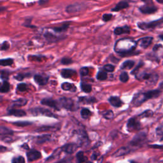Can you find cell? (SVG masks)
<instances>
[{
    "mask_svg": "<svg viewBox=\"0 0 163 163\" xmlns=\"http://www.w3.org/2000/svg\"><path fill=\"white\" fill-rule=\"evenodd\" d=\"M128 6H129V4L128 2L125 1H122L118 3V4L114 7V8H113L112 9V10L113 11V12H118V11H120L121 10H123V9L128 8Z\"/></svg>",
    "mask_w": 163,
    "mask_h": 163,
    "instance_id": "ffe728a7",
    "label": "cell"
},
{
    "mask_svg": "<svg viewBox=\"0 0 163 163\" xmlns=\"http://www.w3.org/2000/svg\"><path fill=\"white\" fill-rule=\"evenodd\" d=\"M69 23H66L65 24L62 25L61 27H57V28H53L54 30L56 32H61V31H66V29H68V28L69 27Z\"/></svg>",
    "mask_w": 163,
    "mask_h": 163,
    "instance_id": "8d00e7d4",
    "label": "cell"
},
{
    "mask_svg": "<svg viewBox=\"0 0 163 163\" xmlns=\"http://www.w3.org/2000/svg\"><path fill=\"white\" fill-rule=\"evenodd\" d=\"M130 152V149L128 147H122L120 149H118L116 152L113 154V157H119L122 156V155H124L125 154H127L129 153Z\"/></svg>",
    "mask_w": 163,
    "mask_h": 163,
    "instance_id": "44dd1931",
    "label": "cell"
},
{
    "mask_svg": "<svg viewBox=\"0 0 163 163\" xmlns=\"http://www.w3.org/2000/svg\"><path fill=\"white\" fill-rule=\"evenodd\" d=\"M55 163H71V159H62L61 161H59Z\"/></svg>",
    "mask_w": 163,
    "mask_h": 163,
    "instance_id": "816d5d0a",
    "label": "cell"
},
{
    "mask_svg": "<svg viewBox=\"0 0 163 163\" xmlns=\"http://www.w3.org/2000/svg\"><path fill=\"white\" fill-rule=\"evenodd\" d=\"M28 85L26 84H18L17 86V90L18 91H21V92H24L28 90Z\"/></svg>",
    "mask_w": 163,
    "mask_h": 163,
    "instance_id": "f35d334b",
    "label": "cell"
},
{
    "mask_svg": "<svg viewBox=\"0 0 163 163\" xmlns=\"http://www.w3.org/2000/svg\"><path fill=\"white\" fill-rule=\"evenodd\" d=\"M131 163H136V162H135V161H131Z\"/></svg>",
    "mask_w": 163,
    "mask_h": 163,
    "instance_id": "680465c9",
    "label": "cell"
},
{
    "mask_svg": "<svg viewBox=\"0 0 163 163\" xmlns=\"http://www.w3.org/2000/svg\"><path fill=\"white\" fill-rule=\"evenodd\" d=\"M77 163H83L87 160V157L84 156V154L83 152L80 151L77 154Z\"/></svg>",
    "mask_w": 163,
    "mask_h": 163,
    "instance_id": "d4e9b609",
    "label": "cell"
},
{
    "mask_svg": "<svg viewBox=\"0 0 163 163\" xmlns=\"http://www.w3.org/2000/svg\"><path fill=\"white\" fill-rule=\"evenodd\" d=\"M81 89L84 92H86V93H90L92 91V87L91 85L85 84V83H82L81 84Z\"/></svg>",
    "mask_w": 163,
    "mask_h": 163,
    "instance_id": "f1b7e54d",
    "label": "cell"
},
{
    "mask_svg": "<svg viewBox=\"0 0 163 163\" xmlns=\"http://www.w3.org/2000/svg\"><path fill=\"white\" fill-rule=\"evenodd\" d=\"M9 90H10V85L8 82L5 81L1 85V88H0V91H1V92H2V93H6V92H8Z\"/></svg>",
    "mask_w": 163,
    "mask_h": 163,
    "instance_id": "83f0119b",
    "label": "cell"
},
{
    "mask_svg": "<svg viewBox=\"0 0 163 163\" xmlns=\"http://www.w3.org/2000/svg\"><path fill=\"white\" fill-rule=\"evenodd\" d=\"M140 12L144 14H152L157 11V8L155 6L150 4H146L140 8Z\"/></svg>",
    "mask_w": 163,
    "mask_h": 163,
    "instance_id": "8fae6325",
    "label": "cell"
},
{
    "mask_svg": "<svg viewBox=\"0 0 163 163\" xmlns=\"http://www.w3.org/2000/svg\"><path fill=\"white\" fill-rule=\"evenodd\" d=\"M35 81L40 86H45L48 82V78L40 75H36L34 77Z\"/></svg>",
    "mask_w": 163,
    "mask_h": 163,
    "instance_id": "9a60e30c",
    "label": "cell"
},
{
    "mask_svg": "<svg viewBox=\"0 0 163 163\" xmlns=\"http://www.w3.org/2000/svg\"><path fill=\"white\" fill-rule=\"evenodd\" d=\"M107 73L105 72H99L97 74V79L99 80H105L107 79Z\"/></svg>",
    "mask_w": 163,
    "mask_h": 163,
    "instance_id": "836d02e7",
    "label": "cell"
},
{
    "mask_svg": "<svg viewBox=\"0 0 163 163\" xmlns=\"http://www.w3.org/2000/svg\"><path fill=\"white\" fill-rule=\"evenodd\" d=\"M57 128L54 126H43L42 128H40L39 129H36V132H43V131H55L56 130Z\"/></svg>",
    "mask_w": 163,
    "mask_h": 163,
    "instance_id": "1f68e13d",
    "label": "cell"
},
{
    "mask_svg": "<svg viewBox=\"0 0 163 163\" xmlns=\"http://www.w3.org/2000/svg\"><path fill=\"white\" fill-rule=\"evenodd\" d=\"M82 5L81 4H75L68 6L66 10V12L68 13H75L82 10Z\"/></svg>",
    "mask_w": 163,
    "mask_h": 163,
    "instance_id": "e0dca14e",
    "label": "cell"
},
{
    "mask_svg": "<svg viewBox=\"0 0 163 163\" xmlns=\"http://www.w3.org/2000/svg\"><path fill=\"white\" fill-rule=\"evenodd\" d=\"M1 140L5 142H10L11 140H12V138H10V137L5 136L4 138H1Z\"/></svg>",
    "mask_w": 163,
    "mask_h": 163,
    "instance_id": "f5cc1de1",
    "label": "cell"
},
{
    "mask_svg": "<svg viewBox=\"0 0 163 163\" xmlns=\"http://www.w3.org/2000/svg\"><path fill=\"white\" fill-rule=\"evenodd\" d=\"M149 147L152 148V149H163V145H149Z\"/></svg>",
    "mask_w": 163,
    "mask_h": 163,
    "instance_id": "f907efd6",
    "label": "cell"
},
{
    "mask_svg": "<svg viewBox=\"0 0 163 163\" xmlns=\"http://www.w3.org/2000/svg\"><path fill=\"white\" fill-rule=\"evenodd\" d=\"M136 43L129 39H120L118 40L115 45V50L116 52L124 56L131 55L135 50Z\"/></svg>",
    "mask_w": 163,
    "mask_h": 163,
    "instance_id": "6da1fadb",
    "label": "cell"
},
{
    "mask_svg": "<svg viewBox=\"0 0 163 163\" xmlns=\"http://www.w3.org/2000/svg\"><path fill=\"white\" fill-rule=\"evenodd\" d=\"M104 69L107 72H113L115 69V66L112 64H106L104 66Z\"/></svg>",
    "mask_w": 163,
    "mask_h": 163,
    "instance_id": "7bdbcfd3",
    "label": "cell"
},
{
    "mask_svg": "<svg viewBox=\"0 0 163 163\" xmlns=\"http://www.w3.org/2000/svg\"><path fill=\"white\" fill-rule=\"evenodd\" d=\"M8 113L9 115H10V116H13L16 117H24L26 115V113L24 110L14 108L9 110Z\"/></svg>",
    "mask_w": 163,
    "mask_h": 163,
    "instance_id": "5bb4252c",
    "label": "cell"
},
{
    "mask_svg": "<svg viewBox=\"0 0 163 163\" xmlns=\"http://www.w3.org/2000/svg\"><path fill=\"white\" fill-rule=\"evenodd\" d=\"M28 103V99H24V98H21L18 99L16 101L13 102V106H23L27 104Z\"/></svg>",
    "mask_w": 163,
    "mask_h": 163,
    "instance_id": "4316f807",
    "label": "cell"
},
{
    "mask_svg": "<svg viewBox=\"0 0 163 163\" xmlns=\"http://www.w3.org/2000/svg\"><path fill=\"white\" fill-rule=\"evenodd\" d=\"M120 80L122 82V83H125L127 82L129 80V75L126 72H123L120 74L119 77Z\"/></svg>",
    "mask_w": 163,
    "mask_h": 163,
    "instance_id": "e575fe53",
    "label": "cell"
},
{
    "mask_svg": "<svg viewBox=\"0 0 163 163\" xmlns=\"http://www.w3.org/2000/svg\"><path fill=\"white\" fill-rule=\"evenodd\" d=\"M91 116V111L87 108H83L81 111V116L84 119H87V118Z\"/></svg>",
    "mask_w": 163,
    "mask_h": 163,
    "instance_id": "f546056e",
    "label": "cell"
},
{
    "mask_svg": "<svg viewBox=\"0 0 163 163\" xmlns=\"http://www.w3.org/2000/svg\"><path fill=\"white\" fill-rule=\"evenodd\" d=\"M76 72L71 69H63L61 71V76L65 79H69L75 75Z\"/></svg>",
    "mask_w": 163,
    "mask_h": 163,
    "instance_id": "d6986e66",
    "label": "cell"
},
{
    "mask_svg": "<svg viewBox=\"0 0 163 163\" xmlns=\"http://www.w3.org/2000/svg\"><path fill=\"white\" fill-rule=\"evenodd\" d=\"M136 78L138 80H147L148 82L150 84H155L158 80V75L156 74H150V73H142L137 75Z\"/></svg>",
    "mask_w": 163,
    "mask_h": 163,
    "instance_id": "5b68a950",
    "label": "cell"
},
{
    "mask_svg": "<svg viewBox=\"0 0 163 163\" xmlns=\"http://www.w3.org/2000/svg\"><path fill=\"white\" fill-rule=\"evenodd\" d=\"M13 60L12 59H1V61H0V64L1 66H10L13 64Z\"/></svg>",
    "mask_w": 163,
    "mask_h": 163,
    "instance_id": "d6a6232c",
    "label": "cell"
},
{
    "mask_svg": "<svg viewBox=\"0 0 163 163\" xmlns=\"http://www.w3.org/2000/svg\"><path fill=\"white\" fill-rule=\"evenodd\" d=\"M135 65V62L133 61H131V60H128L125 61L122 65L121 66V68L122 69H131L133 66Z\"/></svg>",
    "mask_w": 163,
    "mask_h": 163,
    "instance_id": "484cf974",
    "label": "cell"
},
{
    "mask_svg": "<svg viewBox=\"0 0 163 163\" xmlns=\"http://www.w3.org/2000/svg\"><path fill=\"white\" fill-rule=\"evenodd\" d=\"M163 24V18H159L158 20L150 22V23H140L138 24V26L142 30H150L160 27Z\"/></svg>",
    "mask_w": 163,
    "mask_h": 163,
    "instance_id": "3957f363",
    "label": "cell"
},
{
    "mask_svg": "<svg viewBox=\"0 0 163 163\" xmlns=\"http://www.w3.org/2000/svg\"><path fill=\"white\" fill-rule=\"evenodd\" d=\"M42 157V154L36 150H31L27 152V158L29 162L36 161Z\"/></svg>",
    "mask_w": 163,
    "mask_h": 163,
    "instance_id": "9c48e42d",
    "label": "cell"
},
{
    "mask_svg": "<svg viewBox=\"0 0 163 163\" xmlns=\"http://www.w3.org/2000/svg\"><path fill=\"white\" fill-rule=\"evenodd\" d=\"M12 163H25L24 158L22 156H18L13 159Z\"/></svg>",
    "mask_w": 163,
    "mask_h": 163,
    "instance_id": "b9f144b4",
    "label": "cell"
},
{
    "mask_svg": "<svg viewBox=\"0 0 163 163\" xmlns=\"http://www.w3.org/2000/svg\"><path fill=\"white\" fill-rule=\"evenodd\" d=\"M152 115H153L152 111L150 110H146L145 112L142 113V114H140L139 116L141 117H149L152 116Z\"/></svg>",
    "mask_w": 163,
    "mask_h": 163,
    "instance_id": "60d3db41",
    "label": "cell"
},
{
    "mask_svg": "<svg viewBox=\"0 0 163 163\" xmlns=\"http://www.w3.org/2000/svg\"><path fill=\"white\" fill-rule=\"evenodd\" d=\"M61 88L63 89L64 91H76V88L75 87L73 86V84H69L68 82H65L63 83L61 85Z\"/></svg>",
    "mask_w": 163,
    "mask_h": 163,
    "instance_id": "603a6c76",
    "label": "cell"
},
{
    "mask_svg": "<svg viewBox=\"0 0 163 163\" xmlns=\"http://www.w3.org/2000/svg\"><path fill=\"white\" fill-rule=\"evenodd\" d=\"M72 62V59L69 58H67V57L62 58L61 60V63L62 64H71Z\"/></svg>",
    "mask_w": 163,
    "mask_h": 163,
    "instance_id": "ee69618b",
    "label": "cell"
},
{
    "mask_svg": "<svg viewBox=\"0 0 163 163\" xmlns=\"http://www.w3.org/2000/svg\"><path fill=\"white\" fill-rule=\"evenodd\" d=\"M156 134L161 140H163V124L157 127L156 129Z\"/></svg>",
    "mask_w": 163,
    "mask_h": 163,
    "instance_id": "d590c367",
    "label": "cell"
},
{
    "mask_svg": "<svg viewBox=\"0 0 163 163\" xmlns=\"http://www.w3.org/2000/svg\"><path fill=\"white\" fill-rule=\"evenodd\" d=\"M112 18V14H104L103 16L102 19H103V21L107 22V21H109Z\"/></svg>",
    "mask_w": 163,
    "mask_h": 163,
    "instance_id": "bcb514c9",
    "label": "cell"
},
{
    "mask_svg": "<svg viewBox=\"0 0 163 163\" xmlns=\"http://www.w3.org/2000/svg\"><path fill=\"white\" fill-rule=\"evenodd\" d=\"M51 140V136L50 135H43L37 137L36 143L38 144H43L49 142Z\"/></svg>",
    "mask_w": 163,
    "mask_h": 163,
    "instance_id": "ac0fdd59",
    "label": "cell"
},
{
    "mask_svg": "<svg viewBox=\"0 0 163 163\" xmlns=\"http://www.w3.org/2000/svg\"><path fill=\"white\" fill-rule=\"evenodd\" d=\"M13 124H14L15 125H17V126H19V127H24V126H27V125H31V122H13Z\"/></svg>",
    "mask_w": 163,
    "mask_h": 163,
    "instance_id": "ab89813d",
    "label": "cell"
},
{
    "mask_svg": "<svg viewBox=\"0 0 163 163\" xmlns=\"http://www.w3.org/2000/svg\"><path fill=\"white\" fill-rule=\"evenodd\" d=\"M159 37H160V38H161L162 40H163V35H161Z\"/></svg>",
    "mask_w": 163,
    "mask_h": 163,
    "instance_id": "6f0895ef",
    "label": "cell"
},
{
    "mask_svg": "<svg viewBox=\"0 0 163 163\" xmlns=\"http://www.w3.org/2000/svg\"><path fill=\"white\" fill-rule=\"evenodd\" d=\"M59 102L61 107L69 110H72L75 105L73 100L68 98H61L59 99Z\"/></svg>",
    "mask_w": 163,
    "mask_h": 163,
    "instance_id": "52a82bcc",
    "label": "cell"
},
{
    "mask_svg": "<svg viewBox=\"0 0 163 163\" xmlns=\"http://www.w3.org/2000/svg\"><path fill=\"white\" fill-rule=\"evenodd\" d=\"M160 94L161 91L158 89L146 92H142V93H139L135 96V97L133 99L132 103L135 106H138L142 105L143 103H145L147 100L157 98Z\"/></svg>",
    "mask_w": 163,
    "mask_h": 163,
    "instance_id": "7a4b0ae2",
    "label": "cell"
},
{
    "mask_svg": "<svg viewBox=\"0 0 163 163\" xmlns=\"http://www.w3.org/2000/svg\"><path fill=\"white\" fill-rule=\"evenodd\" d=\"M141 128V124L138 120L135 118H131L129 120L127 124V128L129 131L132 132L139 130Z\"/></svg>",
    "mask_w": 163,
    "mask_h": 163,
    "instance_id": "ba28073f",
    "label": "cell"
},
{
    "mask_svg": "<svg viewBox=\"0 0 163 163\" xmlns=\"http://www.w3.org/2000/svg\"><path fill=\"white\" fill-rule=\"evenodd\" d=\"M98 157V154H93L91 156V159L92 160H96Z\"/></svg>",
    "mask_w": 163,
    "mask_h": 163,
    "instance_id": "db71d44e",
    "label": "cell"
},
{
    "mask_svg": "<svg viewBox=\"0 0 163 163\" xmlns=\"http://www.w3.org/2000/svg\"><path fill=\"white\" fill-rule=\"evenodd\" d=\"M30 112L33 115H34V116H39V115H41V116H45L49 117L57 118V117L55 116L52 112H50V110L43 108H40V107H37V108L31 109Z\"/></svg>",
    "mask_w": 163,
    "mask_h": 163,
    "instance_id": "277c9868",
    "label": "cell"
},
{
    "mask_svg": "<svg viewBox=\"0 0 163 163\" xmlns=\"http://www.w3.org/2000/svg\"><path fill=\"white\" fill-rule=\"evenodd\" d=\"M9 47H10L9 43L7 42H3V43L2 44L1 49V50H6L9 49Z\"/></svg>",
    "mask_w": 163,
    "mask_h": 163,
    "instance_id": "7dc6e473",
    "label": "cell"
},
{
    "mask_svg": "<svg viewBox=\"0 0 163 163\" xmlns=\"http://www.w3.org/2000/svg\"><path fill=\"white\" fill-rule=\"evenodd\" d=\"M152 40H153L152 37L147 36V37H144V38L140 39L138 41L137 43H138L141 47L144 48V49H146V48H147L152 43Z\"/></svg>",
    "mask_w": 163,
    "mask_h": 163,
    "instance_id": "4fadbf2b",
    "label": "cell"
},
{
    "mask_svg": "<svg viewBox=\"0 0 163 163\" xmlns=\"http://www.w3.org/2000/svg\"><path fill=\"white\" fill-rule=\"evenodd\" d=\"M113 116L114 114L112 110H108L103 113V117H104V118H105L106 119L108 120L112 119V118H113Z\"/></svg>",
    "mask_w": 163,
    "mask_h": 163,
    "instance_id": "74e56055",
    "label": "cell"
},
{
    "mask_svg": "<svg viewBox=\"0 0 163 163\" xmlns=\"http://www.w3.org/2000/svg\"><path fill=\"white\" fill-rule=\"evenodd\" d=\"M130 29L128 26H124V27H118L115 29L114 33L116 35H120L122 34H125V33H129Z\"/></svg>",
    "mask_w": 163,
    "mask_h": 163,
    "instance_id": "7402d4cb",
    "label": "cell"
},
{
    "mask_svg": "<svg viewBox=\"0 0 163 163\" xmlns=\"http://www.w3.org/2000/svg\"><path fill=\"white\" fill-rule=\"evenodd\" d=\"M1 79H3V80L8 79H9V73L6 72H3V71L1 72Z\"/></svg>",
    "mask_w": 163,
    "mask_h": 163,
    "instance_id": "c3c4849f",
    "label": "cell"
},
{
    "mask_svg": "<svg viewBox=\"0 0 163 163\" xmlns=\"http://www.w3.org/2000/svg\"><path fill=\"white\" fill-rule=\"evenodd\" d=\"M108 101L111 105L114 107H116V108H118V107L121 106L122 105V102L120 98L116 97V96H112V97H110Z\"/></svg>",
    "mask_w": 163,
    "mask_h": 163,
    "instance_id": "2e32d148",
    "label": "cell"
},
{
    "mask_svg": "<svg viewBox=\"0 0 163 163\" xmlns=\"http://www.w3.org/2000/svg\"><path fill=\"white\" fill-rule=\"evenodd\" d=\"M86 163H92V162H91V161H87Z\"/></svg>",
    "mask_w": 163,
    "mask_h": 163,
    "instance_id": "91938a15",
    "label": "cell"
},
{
    "mask_svg": "<svg viewBox=\"0 0 163 163\" xmlns=\"http://www.w3.org/2000/svg\"><path fill=\"white\" fill-rule=\"evenodd\" d=\"M77 145L75 143H68L61 147V150L68 154H73L77 149Z\"/></svg>",
    "mask_w": 163,
    "mask_h": 163,
    "instance_id": "7c38bea8",
    "label": "cell"
},
{
    "mask_svg": "<svg viewBox=\"0 0 163 163\" xmlns=\"http://www.w3.org/2000/svg\"><path fill=\"white\" fill-rule=\"evenodd\" d=\"M13 133V131L9 128H7L4 126H1V128H0V134L1 136L12 135Z\"/></svg>",
    "mask_w": 163,
    "mask_h": 163,
    "instance_id": "cb8c5ba5",
    "label": "cell"
},
{
    "mask_svg": "<svg viewBox=\"0 0 163 163\" xmlns=\"http://www.w3.org/2000/svg\"><path fill=\"white\" fill-rule=\"evenodd\" d=\"M41 103L43 105H46L49 107H51L56 110H60V104H58L57 101H55V100L52 99H43Z\"/></svg>",
    "mask_w": 163,
    "mask_h": 163,
    "instance_id": "30bf717a",
    "label": "cell"
},
{
    "mask_svg": "<svg viewBox=\"0 0 163 163\" xmlns=\"http://www.w3.org/2000/svg\"><path fill=\"white\" fill-rule=\"evenodd\" d=\"M79 101L81 102H84L85 103H93L96 101L94 98H89V97H80L79 98Z\"/></svg>",
    "mask_w": 163,
    "mask_h": 163,
    "instance_id": "4dcf8cb0",
    "label": "cell"
},
{
    "mask_svg": "<svg viewBox=\"0 0 163 163\" xmlns=\"http://www.w3.org/2000/svg\"><path fill=\"white\" fill-rule=\"evenodd\" d=\"M25 77H26V75H23V74L20 73V74H18V75H17V76L15 77V79L18 81H21V80H23Z\"/></svg>",
    "mask_w": 163,
    "mask_h": 163,
    "instance_id": "681fc988",
    "label": "cell"
},
{
    "mask_svg": "<svg viewBox=\"0 0 163 163\" xmlns=\"http://www.w3.org/2000/svg\"><path fill=\"white\" fill-rule=\"evenodd\" d=\"M147 139V135L144 132H141L136 134L131 142L132 146H139L145 142Z\"/></svg>",
    "mask_w": 163,
    "mask_h": 163,
    "instance_id": "8992f818",
    "label": "cell"
},
{
    "mask_svg": "<svg viewBox=\"0 0 163 163\" xmlns=\"http://www.w3.org/2000/svg\"><path fill=\"white\" fill-rule=\"evenodd\" d=\"M159 87H160L161 89H163V81L160 84V85H159Z\"/></svg>",
    "mask_w": 163,
    "mask_h": 163,
    "instance_id": "11a10c76",
    "label": "cell"
},
{
    "mask_svg": "<svg viewBox=\"0 0 163 163\" xmlns=\"http://www.w3.org/2000/svg\"><path fill=\"white\" fill-rule=\"evenodd\" d=\"M89 73V69L87 67H84V68H82L80 69V74L82 76H86L88 75Z\"/></svg>",
    "mask_w": 163,
    "mask_h": 163,
    "instance_id": "f6af8a7d",
    "label": "cell"
},
{
    "mask_svg": "<svg viewBox=\"0 0 163 163\" xmlns=\"http://www.w3.org/2000/svg\"><path fill=\"white\" fill-rule=\"evenodd\" d=\"M156 1L159 3H162V4H163V0H156Z\"/></svg>",
    "mask_w": 163,
    "mask_h": 163,
    "instance_id": "9f6ffc18",
    "label": "cell"
}]
</instances>
